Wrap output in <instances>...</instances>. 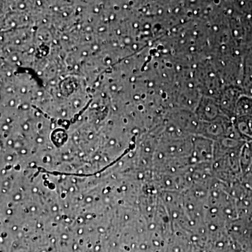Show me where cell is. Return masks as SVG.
Returning a JSON list of instances; mask_svg holds the SVG:
<instances>
[{
	"mask_svg": "<svg viewBox=\"0 0 252 252\" xmlns=\"http://www.w3.org/2000/svg\"><path fill=\"white\" fill-rule=\"evenodd\" d=\"M195 110L199 118L205 120H212L218 117L220 109L218 102H217V99L204 95L200 99Z\"/></svg>",
	"mask_w": 252,
	"mask_h": 252,
	"instance_id": "obj_1",
	"label": "cell"
}]
</instances>
